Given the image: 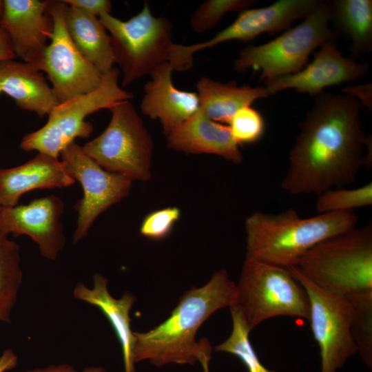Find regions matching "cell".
Masks as SVG:
<instances>
[{"mask_svg":"<svg viewBox=\"0 0 372 372\" xmlns=\"http://www.w3.org/2000/svg\"><path fill=\"white\" fill-rule=\"evenodd\" d=\"M366 138L357 99L321 92L300 125L281 188L320 195L353 183L365 165Z\"/></svg>","mask_w":372,"mask_h":372,"instance_id":"6da1fadb","label":"cell"},{"mask_svg":"<svg viewBox=\"0 0 372 372\" xmlns=\"http://www.w3.org/2000/svg\"><path fill=\"white\" fill-rule=\"evenodd\" d=\"M236 285L225 269L216 271L205 285L194 287L180 298L162 323L146 332L134 331V360L168 364H209L211 347L207 340L197 342L200 326L216 311L236 303Z\"/></svg>","mask_w":372,"mask_h":372,"instance_id":"7a4b0ae2","label":"cell"},{"mask_svg":"<svg viewBox=\"0 0 372 372\" xmlns=\"http://www.w3.org/2000/svg\"><path fill=\"white\" fill-rule=\"evenodd\" d=\"M358 221L353 211L309 218L300 217L293 208L276 214L256 211L245 222L246 259L289 268L314 245L355 227Z\"/></svg>","mask_w":372,"mask_h":372,"instance_id":"3957f363","label":"cell"},{"mask_svg":"<svg viewBox=\"0 0 372 372\" xmlns=\"http://www.w3.org/2000/svg\"><path fill=\"white\" fill-rule=\"evenodd\" d=\"M295 267L318 287L340 296L372 290L371 225L323 240Z\"/></svg>","mask_w":372,"mask_h":372,"instance_id":"277c9868","label":"cell"},{"mask_svg":"<svg viewBox=\"0 0 372 372\" xmlns=\"http://www.w3.org/2000/svg\"><path fill=\"white\" fill-rule=\"evenodd\" d=\"M99 18L110 36L114 62L122 74V87L169 62L174 44L172 23L167 18L153 15L147 2L126 21L110 13Z\"/></svg>","mask_w":372,"mask_h":372,"instance_id":"5b68a950","label":"cell"},{"mask_svg":"<svg viewBox=\"0 0 372 372\" xmlns=\"http://www.w3.org/2000/svg\"><path fill=\"white\" fill-rule=\"evenodd\" d=\"M330 18L331 1L320 0L296 27L264 44L243 48L234 62V69L239 72L260 70V79L264 83L301 70L315 48L336 41V32L329 27Z\"/></svg>","mask_w":372,"mask_h":372,"instance_id":"8992f818","label":"cell"},{"mask_svg":"<svg viewBox=\"0 0 372 372\" xmlns=\"http://www.w3.org/2000/svg\"><path fill=\"white\" fill-rule=\"evenodd\" d=\"M236 291V305L250 331L278 316L309 320L308 296L289 268L245 259Z\"/></svg>","mask_w":372,"mask_h":372,"instance_id":"52a82bcc","label":"cell"},{"mask_svg":"<svg viewBox=\"0 0 372 372\" xmlns=\"http://www.w3.org/2000/svg\"><path fill=\"white\" fill-rule=\"evenodd\" d=\"M120 73L118 68L114 67L103 74L101 85L95 90L56 105L41 128L23 137L20 148L59 158L61 152L75 138L89 137L93 125L85 121L87 116L100 110H110L133 98L132 93L119 85Z\"/></svg>","mask_w":372,"mask_h":372,"instance_id":"ba28073f","label":"cell"},{"mask_svg":"<svg viewBox=\"0 0 372 372\" xmlns=\"http://www.w3.org/2000/svg\"><path fill=\"white\" fill-rule=\"evenodd\" d=\"M110 121L97 137L82 146L83 151L105 170L130 180L151 177L153 140L130 100L109 110Z\"/></svg>","mask_w":372,"mask_h":372,"instance_id":"9c48e42d","label":"cell"},{"mask_svg":"<svg viewBox=\"0 0 372 372\" xmlns=\"http://www.w3.org/2000/svg\"><path fill=\"white\" fill-rule=\"evenodd\" d=\"M289 269L308 296L309 320L320 350V372H337L357 353L350 331V304L345 296L316 285L295 266Z\"/></svg>","mask_w":372,"mask_h":372,"instance_id":"30bf717a","label":"cell"},{"mask_svg":"<svg viewBox=\"0 0 372 372\" xmlns=\"http://www.w3.org/2000/svg\"><path fill=\"white\" fill-rule=\"evenodd\" d=\"M68 174L82 185L83 197L75 205L78 212L73 243L85 238L97 217L130 192L132 180L108 172L89 156L76 143L68 145L60 154Z\"/></svg>","mask_w":372,"mask_h":372,"instance_id":"8fae6325","label":"cell"},{"mask_svg":"<svg viewBox=\"0 0 372 372\" xmlns=\"http://www.w3.org/2000/svg\"><path fill=\"white\" fill-rule=\"evenodd\" d=\"M67 6L63 0H48L53 34L45 53L43 72L47 74L59 103L95 90L103 76L72 42L65 25Z\"/></svg>","mask_w":372,"mask_h":372,"instance_id":"7c38bea8","label":"cell"},{"mask_svg":"<svg viewBox=\"0 0 372 372\" xmlns=\"http://www.w3.org/2000/svg\"><path fill=\"white\" fill-rule=\"evenodd\" d=\"M320 1L279 0L266 7L246 9L238 13L233 23L209 40L188 45L176 44L175 62L180 68L188 70L196 52L229 41L247 42L262 33L273 34L287 29L296 19L307 16Z\"/></svg>","mask_w":372,"mask_h":372,"instance_id":"4fadbf2b","label":"cell"},{"mask_svg":"<svg viewBox=\"0 0 372 372\" xmlns=\"http://www.w3.org/2000/svg\"><path fill=\"white\" fill-rule=\"evenodd\" d=\"M63 209V202L55 195L35 199L28 205L2 207L0 232L29 236L37 244L42 256L54 260L65 245L60 221Z\"/></svg>","mask_w":372,"mask_h":372,"instance_id":"5bb4252c","label":"cell"},{"mask_svg":"<svg viewBox=\"0 0 372 372\" xmlns=\"http://www.w3.org/2000/svg\"><path fill=\"white\" fill-rule=\"evenodd\" d=\"M48 0H4L0 26L8 34L17 58L43 71L44 57L53 34Z\"/></svg>","mask_w":372,"mask_h":372,"instance_id":"9a60e30c","label":"cell"},{"mask_svg":"<svg viewBox=\"0 0 372 372\" xmlns=\"http://www.w3.org/2000/svg\"><path fill=\"white\" fill-rule=\"evenodd\" d=\"M369 65L344 56L336 41L323 43L314 59L301 70L265 82L270 96L287 89L316 96L325 87L355 81L363 77Z\"/></svg>","mask_w":372,"mask_h":372,"instance_id":"2e32d148","label":"cell"},{"mask_svg":"<svg viewBox=\"0 0 372 372\" xmlns=\"http://www.w3.org/2000/svg\"><path fill=\"white\" fill-rule=\"evenodd\" d=\"M173 67L169 62L158 65L144 85L140 103L142 114L158 120L167 136L200 109L196 92L181 90L172 82Z\"/></svg>","mask_w":372,"mask_h":372,"instance_id":"e0dca14e","label":"cell"},{"mask_svg":"<svg viewBox=\"0 0 372 372\" xmlns=\"http://www.w3.org/2000/svg\"><path fill=\"white\" fill-rule=\"evenodd\" d=\"M166 137L167 147L178 152L216 155L234 164L243 160L229 127L211 120L200 109Z\"/></svg>","mask_w":372,"mask_h":372,"instance_id":"ac0fdd59","label":"cell"},{"mask_svg":"<svg viewBox=\"0 0 372 372\" xmlns=\"http://www.w3.org/2000/svg\"><path fill=\"white\" fill-rule=\"evenodd\" d=\"M75 181L68 174L61 161L48 154L38 153L28 162L0 169V204L17 205L21 196L36 189L71 186Z\"/></svg>","mask_w":372,"mask_h":372,"instance_id":"d6986e66","label":"cell"},{"mask_svg":"<svg viewBox=\"0 0 372 372\" xmlns=\"http://www.w3.org/2000/svg\"><path fill=\"white\" fill-rule=\"evenodd\" d=\"M107 279L96 273L93 276V287L78 282L74 288V298L98 307L110 321L121 344L125 372H135L134 360V335L131 329L130 311L136 301L130 292H125L121 298L111 296Z\"/></svg>","mask_w":372,"mask_h":372,"instance_id":"ffe728a7","label":"cell"},{"mask_svg":"<svg viewBox=\"0 0 372 372\" xmlns=\"http://www.w3.org/2000/svg\"><path fill=\"white\" fill-rule=\"evenodd\" d=\"M0 86L21 110L40 117L48 115L59 104L53 89L41 71L14 59L0 62Z\"/></svg>","mask_w":372,"mask_h":372,"instance_id":"44dd1931","label":"cell"},{"mask_svg":"<svg viewBox=\"0 0 372 372\" xmlns=\"http://www.w3.org/2000/svg\"><path fill=\"white\" fill-rule=\"evenodd\" d=\"M196 92L203 113L211 120L223 124L229 123L238 110L270 96L265 86H238L235 81L225 83L207 76L197 81Z\"/></svg>","mask_w":372,"mask_h":372,"instance_id":"7402d4cb","label":"cell"},{"mask_svg":"<svg viewBox=\"0 0 372 372\" xmlns=\"http://www.w3.org/2000/svg\"><path fill=\"white\" fill-rule=\"evenodd\" d=\"M65 21L72 42L86 60L102 75L114 68L111 38L99 17L68 6Z\"/></svg>","mask_w":372,"mask_h":372,"instance_id":"603a6c76","label":"cell"},{"mask_svg":"<svg viewBox=\"0 0 372 372\" xmlns=\"http://www.w3.org/2000/svg\"><path fill=\"white\" fill-rule=\"evenodd\" d=\"M349 39L350 57L355 60L372 50V1H331V18Z\"/></svg>","mask_w":372,"mask_h":372,"instance_id":"cb8c5ba5","label":"cell"},{"mask_svg":"<svg viewBox=\"0 0 372 372\" xmlns=\"http://www.w3.org/2000/svg\"><path fill=\"white\" fill-rule=\"evenodd\" d=\"M22 278L19 246L0 232V322H11Z\"/></svg>","mask_w":372,"mask_h":372,"instance_id":"d4e9b609","label":"cell"},{"mask_svg":"<svg viewBox=\"0 0 372 372\" xmlns=\"http://www.w3.org/2000/svg\"><path fill=\"white\" fill-rule=\"evenodd\" d=\"M351 310L350 331L364 364L372 369V290L346 296Z\"/></svg>","mask_w":372,"mask_h":372,"instance_id":"484cf974","label":"cell"},{"mask_svg":"<svg viewBox=\"0 0 372 372\" xmlns=\"http://www.w3.org/2000/svg\"><path fill=\"white\" fill-rule=\"evenodd\" d=\"M232 330L222 343L214 347L215 351L231 353L238 357L248 372H275L266 368L260 361L249 340L250 329L237 305L229 307Z\"/></svg>","mask_w":372,"mask_h":372,"instance_id":"4316f807","label":"cell"},{"mask_svg":"<svg viewBox=\"0 0 372 372\" xmlns=\"http://www.w3.org/2000/svg\"><path fill=\"white\" fill-rule=\"evenodd\" d=\"M372 204V183L347 189L333 188L320 194L316 203L318 214L353 211Z\"/></svg>","mask_w":372,"mask_h":372,"instance_id":"83f0119b","label":"cell"},{"mask_svg":"<svg viewBox=\"0 0 372 372\" xmlns=\"http://www.w3.org/2000/svg\"><path fill=\"white\" fill-rule=\"evenodd\" d=\"M256 3L254 0H207L192 14L189 26L194 32H205L214 28L227 12H240Z\"/></svg>","mask_w":372,"mask_h":372,"instance_id":"f1b7e54d","label":"cell"},{"mask_svg":"<svg viewBox=\"0 0 372 372\" xmlns=\"http://www.w3.org/2000/svg\"><path fill=\"white\" fill-rule=\"evenodd\" d=\"M228 124L231 136L238 145L258 141L265 131L263 116L251 106L238 110Z\"/></svg>","mask_w":372,"mask_h":372,"instance_id":"f546056e","label":"cell"},{"mask_svg":"<svg viewBox=\"0 0 372 372\" xmlns=\"http://www.w3.org/2000/svg\"><path fill=\"white\" fill-rule=\"evenodd\" d=\"M181 216L176 207H167L148 214L140 226V233L152 240H162L172 231Z\"/></svg>","mask_w":372,"mask_h":372,"instance_id":"4dcf8cb0","label":"cell"},{"mask_svg":"<svg viewBox=\"0 0 372 372\" xmlns=\"http://www.w3.org/2000/svg\"><path fill=\"white\" fill-rule=\"evenodd\" d=\"M69 6L79 8L90 14L99 17L103 13H110L112 2L109 0H63Z\"/></svg>","mask_w":372,"mask_h":372,"instance_id":"1f68e13d","label":"cell"},{"mask_svg":"<svg viewBox=\"0 0 372 372\" xmlns=\"http://www.w3.org/2000/svg\"><path fill=\"white\" fill-rule=\"evenodd\" d=\"M344 94L358 97L364 105L369 110H371V84L359 85L346 87L342 89Z\"/></svg>","mask_w":372,"mask_h":372,"instance_id":"d6a6232c","label":"cell"},{"mask_svg":"<svg viewBox=\"0 0 372 372\" xmlns=\"http://www.w3.org/2000/svg\"><path fill=\"white\" fill-rule=\"evenodd\" d=\"M25 372H107V371L101 366H89L84 368L81 371H79L73 366L63 363L58 365L52 364L41 369H30Z\"/></svg>","mask_w":372,"mask_h":372,"instance_id":"836d02e7","label":"cell"},{"mask_svg":"<svg viewBox=\"0 0 372 372\" xmlns=\"http://www.w3.org/2000/svg\"><path fill=\"white\" fill-rule=\"evenodd\" d=\"M16 58L9 37L0 26V62Z\"/></svg>","mask_w":372,"mask_h":372,"instance_id":"e575fe53","label":"cell"},{"mask_svg":"<svg viewBox=\"0 0 372 372\" xmlns=\"http://www.w3.org/2000/svg\"><path fill=\"white\" fill-rule=\"evenodd\" d=\"M18 363V357L10 349H5L0 355V372L13 369Z\"/></svg>","mask_w":372,"mask_h":372,"instance_id":"d590c367","label":"cell"},{"mask_svg":"<svg viewBox=\"0 0 372 372\" xmlns=\"http://www.w3.org/2000/svg\"><path fill=\"white\" fill-rule=\"evenodd\" d=\"M4 10V0H0V19L1 18Z\"/></svg>","mask_w":372,"mask_h":372,"instance_id":"8d00e7d4","label":"cell"},{"mask_svg":"<svg viewBox=\"0 0 372 372\" xmlns=\"http://www.w3.org/2000/svg\"><path fill=\"white\" fill-rule=\"evenodd\" d=\"M1 208H2V206L0 204V211H1Z\"/></svg>","mask_w":372,"mask_h":372,"instance_id":"74e56055","label":"cell"},{"mask_svg":"<svg viewBox=\"0 0 372 372\" xmlns=\"http://www.w3.org/2000/svg\"><path fill=\"white\" fill-rule=\"evenodd\" d=\"M2 92L1 91V86H0V94Z\"/></svg>","mask_w":372,"mask_h":372,"instance_id":"f35d334b","label":"cell"}]
</instances>
